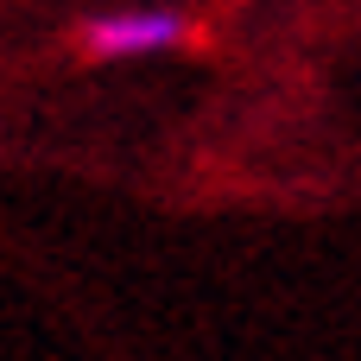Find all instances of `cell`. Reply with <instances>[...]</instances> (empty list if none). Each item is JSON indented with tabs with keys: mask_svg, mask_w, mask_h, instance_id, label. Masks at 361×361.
Listing matches in <instances>:
<instances>
[{
	"mask_svg": "<svg viewBox=\"0 0 361 361\" xmlns=\"http://www.w3.org/2000/svg\"><path fill=\"white\" fill-rule=\"evenodd\" d=\"M190 19L178 6H108L95 19H82V44L89 57H108V63H140V57H159L171 44H184Z\"/></svg>",
	"mask_w": 361,
	"mask_h": 361,
	"instance_id": "1",
	"label": "cell"
}]
</instances>
